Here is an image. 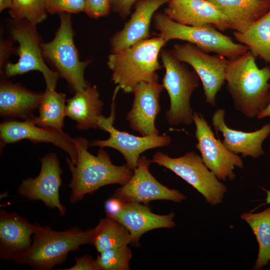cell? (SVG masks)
I'll list each match as a JSON object with an SVG mask.
<instances>
[{
	"label": "cell",
	"instance_id": "cell-1",
	"mask_svg": "<svg viewBox=\"0 0 270 270\" xmlns=\"http://www.w3.org/2000/svg\"><path fill=\"white\" fill-rule=\"evenodd\" d=\"M78 153V160L74 164L70 158L66 160L72 174L68 184L71 190L70 202L75 204L86 194L112 184L124 185L132 178L134 170L126 164H114L108 154L102 148L94 156L88 152L89 142L82 137L72 138Z\"/></svg>",
	"mask_w": 270,
	"mask_h": 270
},
{
	"label": "cell",
	"instance_id": "cell-2",
	"mask_svg": "<svg viewBox=\"0 0 270 270\" xmlns=\"http://www.w3.org/2000/svg\"><path fill=\"white\" fill-rule=\"evenodd\" d=\"M249 50L228 60L226 90L235 110L249 118H257L270 102V67L259 68Z\"/></svg>",
	"mask_w": 270,
	"mask_h": 270
},
{
	"label": "cell",
	"instance_id": "cell-3",
	"mask_svg": "<svg viewBox=\"0 0 270 270\" xmlns=\"http://www.w3.org/2000/svg\"><path fill=\"white\" fill-rule=\"evenodd\" d=\"M157 35L108 56L107 65L112 72L111 80L124 92L132 93L142 82H158L156 71L162 66L158 58L168 42Z\"/></svg>",
	"mask_w": 270,
	"mask_h": 270
},
{
	"label": "cell",
	"instance_id": "cell-4",
	"mask_svg": "<svg viewBox=\"0 0 270 270\" xmlns=\"http://www.w3.org/2000/svg\"><path fill=\"white\" fill-rule=\"evenodd\" d=\"M94 228L85 231L73 227L62 231L39 224L28 250L16 262L36 270H50L63 263L68 254L84 244H92Z\"/></svg>",
	"mask_w": 270,
	"mask_h": 270
},
{
	"label": "cell",
	"instance_id": "cell-5",
	"mask_svg": "<svg viewBox=\"0 0 270 270\" xmlns=\"http://www.w3.org/2000/svg\"><path fill=\"white\" fill-rule=\"evenodd\" d=\"M165 74L162 84L167 91L170 106L165 114L170 126H188L194 122V110L190 106L193 92L199 85L200 78L174 55L172 50L162 49L160 54Z\"/></svg>",
	"mask_w": 270,
	"mask_h": 270
},
{
	"label": "cell",
	"instance_id": "cell-6",
	"mask_svg": "<svg viewBox=\"0 0 270 270\" xmlns=\"http://www.w3.org/2000/svg\"><path fill=\"white\" fill-rule=\"evenodd\" d=\"M152 20L154 28L160 32L157 34L168 42L171 40L186 41L207 53H216L228 60L236 58L250 50L247 46L234 42L230 36L212 25L192 26L182 24L161 12H155Z\"/></svg>",
	"mask_w": 270,
	"mask_h": 270
},
{
	"label": "cell",
	"instance_id": "cell-7",
	"mask_svg": "<svg viewBox=\"0 0 270 270\" xmlns=\"http://www.w3.org/2000/svg\"><path fill=\"white\" fill-rule=\"evenodd\" d=\"M58 14L60 26L52 40L42 43V56L75 92H82L89 84L84 78V72L90 60H80L74 40L71 14Z\"/></svg>",
	"mask_w": 270,
	"mask_h": 270
},
{
	"label": "cell",
	"instance_id": "cell-8",
	"mask_svg": "<svg viewBox=\"0 0 270 270\" xmlns=\"http://www.w3.org/2000/svg\"><path fill=\"white\" fill-rule=\"evenodd\" d=\"M10 22L11 37L18 44L16 50L18 60L16 63L8 62L4 68L2 74L11 77L32 70L39 71L44 78L46 88L55 90L60 77L45 62L42 51V42L36 26L25 20L11 19Z\"/></svg>",
	"mask_w": 270,
	"mask_h": 270
},
{
	"label": "cell",
	"instance_id": "cell-9",
	"mask_svg": "<svg viewBox=\"0 0 270 270\" xmlns=\"http://www.w3.org/2000/svg\"><path fill=\"white\" fill-rule=\"evenodd\" d=\"M175 173L196 188L212 206L221 204L228 190L216 174L204 164L201 156L194 151L176 158L158 152L151 160Z\"/></svg>",
	"mask_w": 270,
	"mask_h": 270
},
{
	"label": "cell",
	"instance_id": "cell-10",
	"mask_svg": "<svg viewBox=\"0 0 270 270\" xmlns=\"http://www.w3.org/2000/svg\"><path fill=\"white\" fill-rule=\"evenodd\" d=\"M181 62L190 65L202 82L206 102L216 104V96L226 82V70L228 60L220 55H210L196 45L186 42L175 44L172 49Z\"/></svg>",
	"mask_w": 270,
	"mask_h": 270
},
{
	"label": "cell",
	"instance_id": "cell-11",
	"mask_svg": "<svg viewBox=\"0 0 270 270\" xmlns=\"http://www.w3.org/2000/svg\"><path fill=\"white\" fill-rule=\"evenodd\" d=\"M115 102L112 100V112L108 118L100 117L98 128L108 132L110 136L106 140H94L89 142L90 146L108 147L116 150L123 156L126 164L132 170L137 166L140 154L146 150L167 146L172 139L168 135H153L138 136L120 131L113 126L115 120Z\"/></svg>",
	"mask_w": 270,
	"mask_h": 270
},
{
	"label": "cell",
	"instance_id": "cell-12",
	"mask_svg": "<svg viewBox=\"0 0 270 270\" xmlns=\"http://www.w3.org/2000/svg\"><path fill=\"white\" fill-rule=\"evenodd\" d=\"M193 122L198 140L196 148L200 151L204 164L219 180H234L236 178L234 167L241 169L244 167L241 158L228 150L222 142L215 137L200 113L194 112Z\"/></svg>",
	"mask_w": 270,
	"mask_h": 270
},
{
	"label": "cell",
	"instance_id": "cell-13",
	"mask_svg": "<svg viewBox=\"0 0 270 270\" xmlns=\"http://www.w3.org/2000/svg\"><path fill=\"white\" fill-rule=\"evenodd\" d=\"M152 160L145 156L139 158L130 180L114 192L113 197L122 202H136L148 205L153 200L181 202L186 196L175 189H170L158 182L149 171Z\"/></svg>",
	"mask_w": 270,
	"mask_h": 270
},
{
	"label": "cell",
	"instance_id": "cell-14",
	"mask_svg": "<svg viewBox=\"0 0 270 270\" xmlns=\"http://www.w3.org/2000/svg\"><path fill=\"white\" fill-rule=\"evenodd\" d=\"M41 168L34 178L22 180L18 186V194L30 200H40L49 208L57 209L61 216L66 208L60 202L59 189L62 183L60 168L56 154L49 153L40 158Z\"/></svg>",
	"mask_w": 270,
	"mask_h": 270
},
{
	"label": "cell",
	"instance_id": "cell-15",
	"mask_svg": "<svg viewBox=\"0 0 270 270\" xmlns=\"http://www.w3.org/2000/svg\"><path fill=\"white\" fill-rule=\"evenodd\" d=\"M72 138L63 130L40 126L30 120H5L0 124L1 150L7 144L23 140L34 143H51L66 152L72 162L76 164L78 153Z\"/></svg>",
	"mask_w": 270,
	"mask_h": 270
},
{
	"label": "cell",
	"instance_id": "cell-16",
	"mask_svg": "<svg viewBox=\"0 0 270 270\" xmlns=\"http://www.w3.org/2000/svg\"><path fill=\"white\" fill-rule=\"evenodd\" d=\"M163 88L158 82H142L134 90L132 108L126 119L130 128L142 136L158 134L155 120L160 111V98Z\"/></svg>",
	"mask_w": 270,
	"mask_h": 270
},
{
	"label": "cell",
	"instance_id": "cell-17",
	"mask_svg": "<svg viewBox=\"0 0 270 270\" xmlns=\"http://www.w3.org/2000/svg\"><path fill=\"white\" fill-rule=\"evenodd\" d=\"M164 13L174 21L184 25H212L222 32L230 29L227 17L206 0H170Z\"/></svg>",
	"mask_w": 270,
	"mask_h": 270
},
{
	"label": "cell",
	"instance_id": "cell-18",
	"mask_svg": "<svg viewBox=\"0 0 270 270\" xmlns=\"http://www.w3.org/2000/svg\"><path fill=\"white\" fill-rule=\"evenodd\" d=\"M39 224H31L14 212L0 210V258L14 262L31 246Z\"/></svg>",
	"mask_w": 270,
	"mask_h": 270
},
{
	"label": "cell",
	"instance_id": "cell-19",
	"mask_svg": "<svg viewBox=\"0 0 270 270\" xmlns=\"http://www.w3.org/2000/svg\"><path fill=\"white\" fill-rule=\"evenodd\" d=\"M170 0H138L124 28L110 40L112 53L127 48L150 38V27L156 10Z\"/></svg>",
	"mask_w": 270,
	"mask_h": 270
},
{
	"label": "cell",
	"instance_id": "cell-20",
	"mask_svg": "<svg viewBox=\"0 0 270 270\" xmlns=\"http://www.w3.org/2000/svg\"><path fill=\"white\" fill-rule=\"evenodd\" d=\"M120 208L106 216L112 218L123 224L130 232L133 242L138 243L140 236L150 230L176 226L172 212L160 215L152 212L147 205L136 202H122Z\"/></svg>",
	"mask_w": 270,
	"mask_h": 270
},
{
	"label": "cell",
	"instance_id": "cell-21",
	"mask_svg": "<svg viewBox=\"0 0 270 270\" xmlns=\"http://www.w3.org/2000/svg\"><path fill=\"white\" fill-rule=\"evenodd\" d=\"M225 114L224 109L216 110L212 116V122L215 130L222 132V142L226 148L235 154H240L242 157L256 158L262 156L264 152L262 145L270 134V122L254 132H244L228 126L225 122Z\"/></svg>",
	"mask_w": 270,
	"mask_h": 270
},
{
	"label": "cell",
	"instance_id": "cell-22",
	"mask_svg": "<svg viewBox=\"0 0 270 270\" xmlns=\"http://www.w3.org/2000/svg\"><path fill=\"white\" fill-rule=\"evenodd\" d=\"M42 93L33 92L18 83L2 80L0 84V115L6 120H30Z\"/></svg>",
	"mask_w": 270,
	"mask_h": 270
},
{
	"label": "cell",
	"instance_id": "cell-23",
	"mask_svg": "<svg viewBox=\"0 0 270 270\" xmlns=\"http://www.w3.org/2000/svg\"><path fill=\"white\" fill-rule=\"evenodd\" d=\"M66 102V115L76 122L78 129L98 128L104 102L95 85L89 84L84 91L76 92Z\"/></svg>",
	"mask_w": 270,
	"mask_h": 270
},
{
	"label": "cell",
	"instance_id": "cell-24",
	"mask_svg": "<svg viewBox=\"0 0 270 270\" xmlns=\"http://www.w3.org/2000/svg\"><path fill=\"white\" fill-rule=\"evenodd\" d=\"M228 18L230 29L243 32L270 10V0H206Z\"/></svg>",
	"mask_w": 270,
	"mask_h": 270
},
{
	"label": "cell",
	"instance_id": "cell-25",
	"mask_svg": "<svg viewBox=\"0 0 270 270\" xmlns=\"http://www.w3.org/2000/svg\"><path fill=\"white\" fill-rule=\"evenodd\" d=\"M236 41L247 46L255 57L270 64V10L243 32L234 31Z\"/></svg>",
	"mask_w": 270,
	"mask_h": 270
},
{
	"label": "cell",
	"instance_id": "cell-26",
	"mask_svg": "<svg viewBox=\"0 0 270 270\" xmlns=\"http://www.w3.org/2000/svg\"><path fill=\"white\" fill-rule=\"evenodd\" d=\"M66 94L46 88L38 108L39 116L30 120L36 125L62 130L66 115Z\"/></svg>",
	"mask_w": 270,
	"mask_h": 270
},
{
	"label": "cell",
	"instance_id": "cell-27",
	"mask_svg": "<svg viewBox=\"0 0 270 270\" xmlns=\"http://www.w3.org/2000/svg\"><path fill=\"white\" fill-rule=\"evenodd\" d=\"M133 242L128 230L118 220L108 216L100 219L94 228L92 244L98 252L127 246Z\"/></svg>",
	"mask_w": 270,
	"mask_h": 270
},
{
	"label": "cell",
	"instance_id": "cell-28",
	"mask_svg": "<svg viewBox=\"0 0 270 270\" xmlns=\"http://www.w3.org/2000/svg\"><path fill=\"white\" fill-rule=\"evenodd\" d=\"M241 218L250 226L258 244V253L253 267L260 270L270 262V206L257 213L245 212Z\"/></svg>",
	"mask_w": 270,
	"mask_h": 270
},
{
	"label": "cell",
	"instance_id": "cell-29",
	"mask_svg": "<svg viewBox=\"0 0 270 270\" xmlns=\"http://www.w3.org/2000/svg\"><path fill=\"white\" fill-rule=\"evenodd\" d=\"M44 0H12L9 14L14 20H25L36 26L47 18Z\"/></svg>",
	"mask_w": 270,
	"mask_h": 270
},
{
	"label": "cell",
	"instance_id": "cell-30",
	"mask_svg": "<svg viewBox=\"0 0 270 270\" xmlns=\"http://www.w3.org/2000/svg\"><path fill=\"white\" fill-rule=\"evenodd\" d=\"M96 259L98 270H128L132 257L128 246L108 250L100 252Z\"/></svg>",
	"mask_w": 270,
	"mask_h": 270
},
{
	"label": "cell",
	"instance_id": "cell-31",
	"mask_svg": "<svg viewBox=\"0 0 270 270\" xmlns=\"http://www.w3.org/2000/svg\"><path fill=\"white\" fill-rule=\"evenodd\" d=\"M44 2L47 12L51 14L84 12L86 4V0H44Z\"/></svg>",
	"mask_w": 270,
	"mask_h": 270
},
{
	"label": "cell",
	"instance_id": "cell-32",
	"mask_svg": "<svg viewBox=\"0 0 270 270\" xmlns=\"http://www.w3.org/2000/svg\"><path fill=\"white\" fill-rule=\"evenodd\" d=\"M110 10V0H86L84 12L90 18L106 16Z\"/></svg>",
	"mask_w": 270,
	"mask_h": 270
},
{
	"label": "cell",
	"instance_id": "cell-33",
	"mask_svg": "<svg viewBox=\"0 0 270 270\" xmlns=\"http://www.w3.org/2000/svg\"><path fill=\"white\" fill-rule=\"evenodd\" d=\"M138 0H110V10L124 19L130 14L132 6Z\"/></svg>",
	"mask_w": 270,
	"mask_h": 270
},
{
	"label": "cell",
	"instance_id": "cell-34",
	"mask_svg": "<svg viewBox=\"0 0 270 270\" xmlns=\"http://www.w3.org/2000/svg\"><path fill=\"white\" fill-rule=\"evenodd\" d=\"M75 264L66 270H98L96 260L90 255L76 257Z\"/></svg>",
	"mask_w": 270,
	"mask_h": 270
},
{
	"label": "cell",
	"instance_id": "cell-35",
	"mask_svg": "<svg viewBox=\"0 0 270 270\" xmlns=\"http://www.w3.org/2000/svg\"><path fill=\"white\" fill-rule=\"evenodd\" d=\"M13 52L12 42L8 40L0 38V70L2 72L5 65Z\"/></svg>",
	"mask_w": 270,
	"mask_h": 270
},
{
	"label": "cell",
	"instance_id": "cell-36",
	"mask_svg": "<svg viewBox=\"0 0 270 270\" xmlns=\"http://www.w3.org/2000/svg\"><path fill=\"white\" fill-rule=\"evenodd\" d=\"M12 5V0H0V12L6 8H10Z\"/></svg>",
	"mask_w": 270,
	"mask_h": 270
},
{
	"label": "cell",
	"instance_id": "cell-37",
	"mask_svg": "<svg viewBox=\"0 0 270 270\" xmlns=\"http://www.w3.org/2000/svg\"><path fill=\"white\" fill-rule=\"evenodd\" d=\"M270 116V102L266 106V108L257 117L258 119H262L263 118L268 117Z\"/></svg>",
	"mask_w": 270,
	"mask_h": 270
},
{
	"label": "cell",
	"instance_id": "cell-38",
	"mask_svg": "<svg viewBox=\"0 0 270 270\" xmlns=\"http://www.w3.org/2000/svg\"><path fill=\"white\" fill-rule=\"evenodd\" d=\"M266 192V204H270V191L267 190Z\"/></svg>",
	"mask_w": 270,
	"mask_h": 270
}]
</instances>
